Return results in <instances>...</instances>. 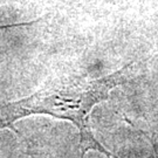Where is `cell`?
I'll use <instances>...</instances> for the list:
<instances>
[{
    "label": "cell",
    "instance_id": "3957f363",
    "mask_svg": "<svg viewBox=\"0 0 158 158\" xmlns=\"http://www.w3.org/2000/svg\"><path fill=\"white\" fill-rule=\"evenodd\" d=\"M0 130H2V129H1V128H0Z\"/></svg>",
    "mask_w": 158,
    "mask_h": 158
},
{
    "label": "cell",
    "instance_id": "6da1fadb",
    "mask_svg": "<svg viewBox=\"0 0 158 158\" xmlns=\"http://www.w3.org/2000/svg\"><path fill=\"white\" fill-rule=\"evenodd\" d=\"M130 77V66L115 73L88 79L77 75H61L45 81L38 90L17 101L0 103V128H12L14 122L31 115H48L70 122L80 135V158L89 151L108 158H119L96 138L90 128L93 109L107 100L110 93Z\"/></svg>",
    "mask_w": 158,
    "mask_h": 158
},
{
    "label": "cell",
    "instance_id": "7a4b0ae2",
    "mask_svg": "<svg viewBox=\"0 0 158 158\" xmlns=\"http://www.w3.org/2000/svg\"><path fill=\"white\" fill-rule=\"evenodd\" d=\"M125 122H128L134 129H136L138 132H141L144 137H147L149 143L151 144L152 147V151H153V157L158 158V124L155 125H148L147 130H143L142 128L137 127L136 124H134L130 119L125 118Z\"/></svg>",
    "mask_w": 158,
    "mask_h": 158
}]
</instances>
